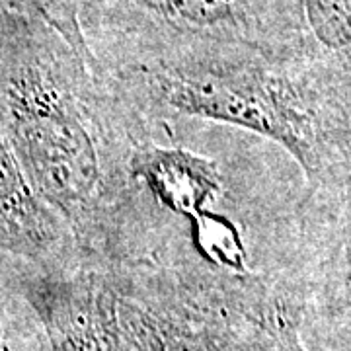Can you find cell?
Instances as JSON below:
<instances>
[{"label": "cell", "instance_id": "1", "mask_svg": "<svg viewBox=\"0 0 351 351\" xmlns=\"http://www.w3.org/2000/svg\"><path fill=\"white\" fill-rule=\"evenodd\" d=\"M0 127L86 267L141 260L174 232L131 174L154 127L55 29L2 4Z\"/></svg>", "mask_w": 351, "mask_h": 351}, {"label": "cell", "instance_id": "2", "mask_svg": "<svg viewBox=\"0 0 351 351\" xmlns=\"http://www.w3.org/2000/svg\"><path fill=\"white\" fill-rule=\"evenodd\" d=\"M154 129L172 119L237 127L279 145L304 188L351 156V94L293 55L230 51L100 71Z\"/></svg>", "mask_w": 351, "mask_h": 351}, {"label": "cell", "instance_id": "3", "mask_svg": "<svg viewBox=\"0 0 351 351\" xmlns=\"http://www.w3.org/2000/svg\"><path fill=\"white\" fill-rule=\"evenodd\" d=\"M88 49L104 69L191 55H291L283 0H78Z\"/></svg>", "mask_w": 351, "mask_h": 351}, {"label": "cell", "instance_id": "4", "mask_svg": "<svg viewBox=\"0 0 351 351\" xmlns=\"http://www.w3.org/2000/svg\"><path fill=\"white\" fill-rule=\"evenodd\" d=\"M108 276L123 351H244L234 311L242 274L199 262L182 225L151 256Z\"/></svg>", "mask_w": 351, "mask_h": 351}, {"label": "cell", "instance_id": "5", "mask_svg": "<svg viewBox=\"0 0 351 351\" xmlns=\"http://www.w3.org/2000/svg\"><path fill=\"white\" fill-rule=\"evenodd\" d=\"M291 232L285 263L274 269L299 291L302 343L351 351V156L339 172L304 188Z\"/></svg>", "mask_w": 351, "mask_h": 351}, {"label": "cell", "instance_id": "6", "mask_svg": "<svg viewBox=\"0 0 351 351\" xmlns=\"http://www.w3.org/2000/svg\"><path fill=\"white\" fill-rule=\"evenodd\" d=\"M16 279L41 326L45 351H123L108 271H45L18 263Z\"/></svg>", "mask_w": 351, "mask_h": 351}, {"label": "cell", "instance_id": "7", "mask_svg": "<svg viewBox=\"0 0 351 351\" xmlns=\"http://www.w3.org/2000/svg\"><path fill=\"white\" fill-rule=\"evenodd\" d=\"M0 256L45 271H69L84 262L66 226L29 186L0 127Z\"/></svg>", "mask_w": 351, "mask_h": 351}, {"label": "cell", "instance_id": "8", "mask_svg": "<svg viewBox=\"0 0 351 351\" xmlns=\"http://www.w3.org/2000/svg\"><path fill=\"white\" fill-rule=\"evenodd\" d=\"M131 174L164 215L189 225L213 211L225 193V176L217 160L197 152L147 138L133 154Z\"/></svg>", "mask_w": 351, "mask_h": 351}, {"label": "cell", "instance_id": "9", "mask_svg": "<svg viewBox=\"0 0 351 351\" xmlns=\"http://www.w3.org/2000/svg\"><path fill=\"white\" fill-rule=\"evenodd\" d=\"M234 311L244 351H311L301 338L299 291L276 269H254L242 276Z\"/></svg>", "mask_w": 351, "mask_h": 351}, {"label": "cell", "instance_id": "10", "mask_svg": "<svg viewBox=\"0 0 351 351\" xmlns=\"http://www.w3.org/2000/svg\"><path fill=\"white\" fill-rule=\"evenodd\" d=\"M0 351H45L38 318L16 279V265L0 269Z\"/></svg>", "mask_w": 351, "mask_h": 351}, {"label": "cell", "instance_id": "11", "mask_svg": "<svg viewBox=\"0 0 351 351\" xmlns=\"http://www.w3.org/2000/svg\"><path fill=\"white\" fill-rule=\"evenodd\" d=\"M0 4L49 25L82 59L92 64L94 71H98V63L88 49L82 34L78 0H0Z\"/></svg>", "mask_w": 351, "mask_h": 351}]
</instances>
